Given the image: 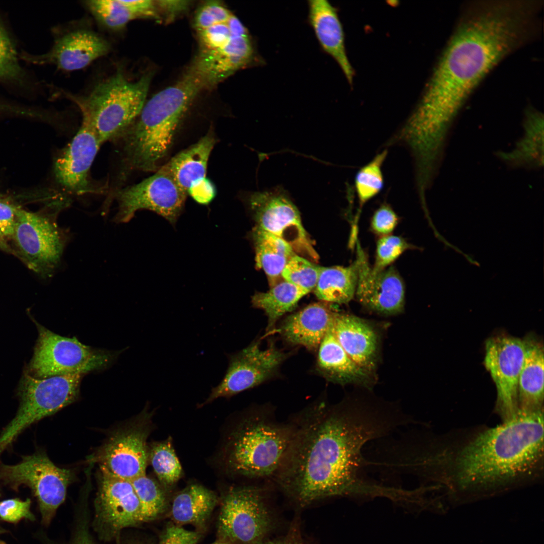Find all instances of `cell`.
I'll use <instances>...</instances> for the list:
<instances>
[{"instance_id":"6da1fadb","label":"cell","mask_w":544,"mask_h":544,"mask_svg":"<svg viewBox=\"0 0 544 544\" xmlns=\"http://www.w3.org/2000/svg\"><path fill=\"white\" fill-rule=\"evenodd\" d=\"M292 435L274 484L301 506L335 497L393 499L394 487L367 479L364 448L410 423L398 406L345 399L330 405L322 398L293 416Z\"/></svg>"},{"instance_id":"7a4b0ae2","label":"cell","mask_w":544,"mask_h":544,"mask_svg":"<svg viewBox=\"0 0 544 544\" xmlns=\"http://www.w3.org/2000/svg\"><path fill=\"white\" fill-rule=\"evenodd\" d=\"M400 466L457 501L531 483L543 475V410L519 412L496 427L456 436L420 429L405 444Z\"/></svg>"},{"instance_id":"3957f363","label":"cell","mask_w":544,"mask_h":544,"mask_svg":"<svg viewBox=\"0 0 544 544\" xmlns=\"http://www.w3.org/2000/svg\"><path fill=\"white\" fill-rule=\"evenodd\" d=\"M532 0H488L467 4L412 117L443 126L485 76L529 40L538 28Z\"/></svg>"},{"instance_id":"277c9868","label":"cell","mask_w":544,"mask_h":544,"mask_svg":"<svg viewBox=\"0 0 544 544\" xmlns=\"http://www.w3.org/2000/svg\"><path fill=\"white\" fill-rule=\"evenodd\" d=\"M206 88L190 68L175 84L153 96L135 120L115 141L121 143L118 183L134 171H157L180 121L198 93Z\"/></svg>"},{"instance_id":"5b68a950","label":"cell","mask_w":544,"mask_h":544,"mask_svg":"<svg viewBox=\"0 0 544 544\" xmlns=\"http://www.w3.org/2000/svg\"><path fill=\"white\" fill-rule=\"evenodd\" d=\"M292 435L290 422H280L269 407L258 406L230 434L226 447V463L235 474L273 481Z\"/></svg>"},{"instance_id":"8992f818","label":"cell","mask_w":544,"mask_h":544,"mask_svg":"<svg viewBox=\"0 0 544 544\" xmlns=\"http://www.w3.org/2000/svg\"><path fill=\"white\" fill-rule=\"evenodd\" d=\"M152 73L133 80L122 68L83 95L62 91L79 108L82 120L95 130L100 142L115 140L135 120L145 103Z\"/></svg>"},{"instance_id":"52a82bcc","label":"cell","mask_w":544,"mask_h":544,"mask_svg":"<svg viewBox=\"0 0 544 544\" xmlns=\"http://www.w3.org/2000/svg\"><path fill=\"white\" fill-rule=\"evenodd\" d=\"M84 375L69 374L38 378L25 372L18 390L20 406L15 417L0 434V452L29 426L75 401Z\"/></svg>"},{"instance_id":"ba28073f","label":"cell","mask_w":544,"mask_h":544,"mask_svg":"<svg viewBox=\"0 0 544 544\" xmlns=\"http://www.w3.org/2000/svg\"><path fill=\"white\" fill-rule=\"evenodd\" d=\"M35 323L38 337L27 372L38 378L69 374L86 373L108 367L116 353L86 346L75 337L55 333Z\"/></svg>"},{"instance_id":"9c48e42d","label":"cell","mask_w":544,"mask_h":544,"mask_svg":"<svg viewBox=\"0 0 544 544\" xmlns=\"http://www.w3.org/2000/svg\"><path fill=\"white\" fill-rule=\"evenodd\" d=\"M266 487L230 489L221 502L218 520L220 540L231 544H260L274 527Z\"/></svg>"},{"instance_id":"30bf717a","label":"cell","mask_w":544,"mask_h":544,"mask_svg":"<svg viewBox=\"0 0 544 544\" xmlns=\"http://www.w3.org/2000/svg\"><path fill=\"white\" fill-rule=\"evenodd\" d=\"M15 256L42 278L50 277L60 262L65 238L53 217L19 207L11 239Z\"/></svg>"},{"instance_id":"8fae6325","label":"cell","mask_w":544,"mask_h":544,"mask_svg":"<svg viewBox=\"0 0 544 544\" xmlns=\"http://www.w3.org/2000/svg\"><path fill=\"white\" fill-rule=\"evenodd\" d=\"M244 198L256 226L286 241L296 254L318 259L299 211L283 187L250 192Z\"/></svg>"},{"instance_id":"7c38bea8","label":"cell","mask_w":544,"mask_h":544,"mask_svg":"<svg viewBox=\"0 0 544 544\" xmlns=\"http://www.w3.org/2000/svg\"><path fill=\"white\" fill-rule=\"evenodd\" d=\"M0 477L16 487L25 484L37 497L45 524H48L64 502L68 486L74 479L72 470L56 465L44 453L23 457L16 465H0Z\"/></svg>"},{"instance_id":"4fadbf2b","label":"cell","mask_w":544,"mask_h":544,"mask_svg":"<svg viewBox=\"0 0 544 544\" xmlns=\"http://www.w3.org/2000/svg\"><path fill=\"white\" fill-rule=\"evenodd\" d=\"M187 195L162 166L148 178L135 184L122 187L114 193L113 196L118 204L115 220L127 222L137 211L148 210L175 226L184 207Z\"/></svg>"},{"instance_id":"5bb4252c","label":"cell","mask_w":544,"mask_h":544,"mask_svg":"<svg viewBox=\"0 0 544 544\" xmlns=\"http://www.w3.org/2000/svg\"><path fill=\"white\" fill-rule=\"evenodd\" d=\"M94 507L92 528L104 541L143 522L141 504L130 481L101 471Z\"/></svg>"},{"instance_id":"9a60e30c","label":"cell","mask_w":544,"mask_h":544,"mask_svg":"<svg viewBox=\"0 0 544 544\" xmlns=\"http://www.w3.org/2000/svg\"><path fill=\"white\" fill-rule=\"evenodd\" d=\"M288 355L273 344L262 349L258 341L239 352L227 354L229 363L224 376L212 389L203 404L220 397H231L273 378Z\"/></svg>"},{"instance_id":"2e32d148","label":"cell","mask_w":544,"mask_h":544,"mask_svg":"<svg viewBox=\"0 0 544 544\" xmlns=\"http://www.w3.org/2000/svg\"><path fill=\"white\" fill-rule=\"evenodd\" d=\"M525 354V340L499 336L486 342L484 364L496 387V411L503 422L518 412V379Z\"/></svg>"},{"instance_id":"e0dca14e","label":"cell","mask_w":544,"mask_h":544,"mask_svg":"<svg viewBox=\"0 0 544 544\" xmlns=\"http://www.w3.org/2000/svg\"><path fill=\"white\" fill-rule=\"evenodd\" d=\"M109 43L91 29L75 28L57 33L51 47L47 52L32 54L20 52V59L35 65H53L66 71L82 69L94 60L107 54Z\"/></svg>"},{"instance_id":"ac0fdd59","label":"cell","mask_w":544,"mask_h":544,"mask_svg":"<svg viewBox=\"0 0 544 544\" xmlns=\"http://www.w3.org/2000/svg\"><path fill=\"white\" fill-rule=\"evenodd\" d=\"M101 145L91 125L82 120L76 135L54 161V177L64 194L96 192L90 171Z\"/></svg>"},{"instance_id":"d6986e66","label":"cell","mask_w":544,"mask_h":544,"mask_svg":"<svg viewBox=\"0 0 544 544\" xmlns=\"http://www.w3.org/2000/svg\"><path fill=\"white\" fill-rule=\"evenodd\" d=\"M148 435L145 427L135 423L112 433L97 456L101 471L129 481L145 474Z\"/></svg>"},{"instance_id":"ffe728a7","label":"cell","mask_w":544,"mask_h":544,"mask_svg":"<svg viewBox=\"0 0 544 544\" xmlns=\"http://www.w3.org/2000/svg\"><path fill=\"white\" fill-rule=\"evenodd\" d=\"M357 243L358 280L355 295L364 306L375 312L394 315L403 309L405 287L393 266L375 271L358 241Z\"/></svg>"},{"instance_id":"44dd1931","label":"cell","mask_w":544,"mask_h":544,"mask_svg":"<svg viewBox=\"0 0 544 544\" xmlns=\"http://www.w3.org/2000/svg\"><path fill=\"white\" fill-rule=\"evenodd\" d=\"M253 55L249 36L231 37L220 48L202 50L192 67L209 87L249 63Z\"/></svg>"},{"instance_id":"7402d4cb","label":"cell","mask_w":544,"mask_h":544,"mask_svg":"<svg viewBox=\"0 0 544 544\" xmlns=\"http://www.w3.org/2000/svg\"><path fill=\"white\" fill-rule=\"evenodd\" d=\"M333 328L337 341L350 358L369 374L373 371L378 342L373 327L354 315L335 313Z\"/></svg>"},{"instance_id":"603a6c76","label":"cell","mask_w":544,"mask_h":544,"mask_svg":"<svg viewBox=\"0 0 544 544\" xmlns=\"http://www.w3.org/2000/svg\"><path fill=\"white\" fill-rule=\"evenodd\" d=\"M309 20L323 49L336 61L351 84L354 71L346 54L343 27L337 12L328 1H309Z\"/></svg>"},{"instance_id":"cb8c5ba5","label":"cell","mask_w":544,"mask_h":544,"mask_svg":"<svg viewBox=\"0 0 544 544\" xmlns=\"http://www.w3.org/2000/svg\"><path fill=\"white\" fill-rule=\"evenodd\" d=\"M335 314L325 303L309 304L284 320L281 329L282 336L291 344L315 351L318 349Z\"/></svg>"},{"instance_id":"d4e9b609","label":"cell","mask_w":544,"mask_h":544,"mask_svg":"<svg viewBox=\"0 0 544 544\" xmlns=\"http://www.w3.org/2000/svg\"><path fill=\"white\" fill-rule=\"evenodd\" d=\"M17 41L0 12V85L24 95L38 93L40 82L21 63Z\"/></svg>"},{"instance_id":"484cf974","label":"cell","mask_w":544,"mask_h":544,"mask_svg":"<svg viewBox=\"0 0 544 544\" xmlns=\"http://www.w3.org/2000/svg\"><path fill=\"white\" fill-rule=\"evenodd\" d=\"M333 321L318 348L317 372L338 384L364 381L370 374L356 364L339 344L333 332Z\"/></svg>"},{"instance_id":"4316f807","label":"cell","mask_w":544,"mask_h":544,"mask_svg":"<svg viewBox=\"0 0 544 544\" xmlns=\"http://www.w3.org/2000/svg\"><path fill=\"white\" fill-rule=\"evenodd\" d=\"M525 341L526 354L518 384V412L530 413L543 410V350L531 339Z\"/></svg>"},{"instance_id":"83f0119b","label":"cell","mask_w":544,"mask_h":544,"mask_svg":"<svg viewBox=\"0 0 544 544\" xmlns=\"http://www.w3.org/2000/svg\"><path fill=\"white\" fill-rule=\"evenodd\" d=\"M215 142L213 134L209 133L163 165L187 194L193 184L206 177L208 162Z\"/></svg>"},{"instance_id":"f1b7e54d","label":"cell","mask_w":544,"mask_h":544,"mask_svg":"<svg viewBox=\"0 0 544 544\" xmlns=\"http://www.w3.org/2000/svg\"><path fill=\"white\" fill-rule=\"evenodd\" d=\"M218 502L216 495L205 487L192 484L180 491L172 504L171 516L175 524L203 526Z\"/></svg>"},{"instance_id":"f546056e","label":"cell","mask_w":544,"mask_h":544,"mask_svg":"<svg viewBox=\"0 0 544 544\" xmlns=\"http://www.w3.org/2000/svg\"><path fill=\"white\" fill-rule=\"evenodd\" d=\"M252 237L256 265L265 272L271 287L283 280L285 266L296 253L286 241L257 226L253 230Z\"/></svg>"},{"instance_id":"4dcf8cb0","label":"cell","mask_w":544,"mask_h":544,"mask_svg":"<svg viewBox=\"0 0 544 544\" xmlns=\"http://www.w3.org/2000/svg\"><path fill=\"white\" fill-rule=\"evenodd\" d=\"M358 280V266L355 260L348 266L320 267L314 290L322 301L346 304L354 297Z\"/></svg>"},{"instance_id":"1f68e13d","label":"cell","mask_w":544,"mask_h":544,"mask_svg":"<svg viewBox=\"0 0 544 544\" xmlns=\"http://www.w3.org/2000/svg\"><path fill=\"white\" fill-rule=\"evenodd\" d=\"M307 292L282 280L266 292H259L252 297L253 306L262 310L267 317V330H270L278 320L297 305Z\"/></svg>"},{"instance_id":"d6a6232c","label":"cell","mask_w":544,"mask_h":544,"mask_svg":"<svg viewBox=\"0 0 544 544\" xmlns=\"http://www.w3.org/2000/svg\"><path fill=\"white\" fill-rule=\"evenodd\" d=\"M85 3L98 22L112 30H121L130 21L145 17L140 0H92Z\"/></svg>"},{"instance_id":"836d02e7","label":"cell","mask_w":544,"mask_h":544,"mask_svg":"<svg viewBox=\"0 0 544 544\" xmlns=\"http://www.w3.org/2000/svg\"><path fill=\"white\" fill-rule=\"evenodd\" d=\"M387 154L386 149L382 151L356 173L355 189L361 208L383 189L384 180L382 169Z\"/></svg>"},{"instance_id":"e575fe53","label":"cell","mask_w":544,"mask_h":544,"mask_svg":"<svg viewBox=\"0 0 544 544\" xmlns=\"http://www.w3.org/2000/svg\"><path fill=\"white\" fill-rule=\"evenodd\" d=\"M149 458L160 482L169 487L181 477L182 467L169 440L154 444Z\"/></svg>"},{"instance_id":"d590c367","label":"cell","mask_w":544,"mask_h":544,"mask_svg":"<svg viewBox=\"0 0 544 544\" xmlns=\"http://www.w3.org/2000/svg\"><path fill=\"white\" fill-rule=\"evenodd\" d=\"M130 482L139 499L143 522L153 520L160 516L166 507L165 494L157 483L146 476L138 477Z\"/></svg>"},{"instance_id":"8d00e7d4","label":"cell","mask_w":544,"mask_h":544,"mask_svg":"<svg viewBox=\"0 0 544 544\" xmlns=\"http://www.w3.org/2000/svg\"><path fill=\"white\" fill-rule=\"evenodd\" d=\"M320 267L296 254L286 264L282 278L309 293L316 287Z\"/></svg>"},{"instance_id":"74e56055","label":"cell","mask_w":544,"mask_h":544,"mask_svg":"<svg viewBox=\"0 0 544 544\" xmlns=\"http://www.w3.org/2000/svg\"><path fill=\"white\" fill-rule=\"evenodd\" d=\"M413 248L414 246L401 237L391 235L381 236L377 242L372 269L379 271L387 268L405 251Z\"/></svg>"},{"instance_id":"f35d334b","label":"cell","mask_w":544,"mask_h":544,"mask_svg":"<svg viewBox=\"0 0 544 544\" xmlns=\"http://www.w3.org/2000/svg\"><path fill=\"white\" fill-rule=\"evenodd\" d=\"M231 15V12L218 2H208L197 10L194 17V26L197 32L200 31L226 23Z\"/></svg>"},{"instance_id":"ab89813d","label":"cell","mask_w":544,"mask_h":544,"mask_svg":"<svg viewBox=\"0 0 544 544\" xmlns=\"http://www.w3.org/2000/svg\"><path fill=\"white\" fill-rule=\"evenodd\" d=\"M398 222V217L390 206L381 205L374 212L371 219L372 230L380 236L390 235Z\"/></svg>"},{"instance_id":"60d3db41","label":"cell","mask_w":544,"mask_h":544,"mask_svg":"<svg viewBox=\"0 0 544 544\" xmlns=\"http://www.w3.org/2000/svg\"><path fill=\"white\" fill-rule=\"evenodd\" d=\"M202 50H213L226 44L231 36L227 23H221L198 31Z\"/></svg>"},{"instance_id":"b9f144b4","label":"cell","mask_w":544,"mask_h":544,"mask_svg":"<svg viewBox=\"0 0 544 544\" xmlns=\"http://www.w3.org/2000/svg\"><path fill=\"white\" fill-rule=\"evenodd\" d=\"M31 501H23L17 499H8L0 502V517L4 520L16 522L22 518L34 519L30 510Z\"/></svg>"},{"instance_id":"7bdbcfd3","label":"cell","mask_w":544,"mask_h":544,"mask_svg":"<svg viewBox=\"0 0 544 544\" xmlns=\"http://www.w3.org/2000/svg\"><path fill=\"white\" fill-rule=\"evenodd\" d=\"M201 534L175 524L168 525L160 536L159 544H196Z\"/></svg>"},{"instance_id":"ee69618b","label":"cell","mask_w":544,"mask_h":544,"mask_svg":"<svg viewBox=\"0 0 544 544\" xmlns=\"http://www.w3.org/2000/svg\"><path fill=\"white\" fill-rule=\"evenodd\" d=\"M83 504L77 512L75 528L67 544H96L90 531L88 508L85 502Z\"/></svg>"},{"instance_id":"f6af8a7d","label":"cell","mask_w":544,"mask_h":544,"mask_svg":"<svg viewBox=\"0 0 544 544\" xmlns=\"http://www.w3.org/2000/svg\"><path fill=\"white\" fill-rule=\"evenodd\" d=\"M19 207L0 196V234L6 240L12 236Z\"/></svg>"},{"instance_id":"bcb514c9","label":"cell","mask_w":544,"mask_h":544,"mask_svg":"<svg viewBox=\"0 0 544 544\" xmlns=\"http://www.w3.org/2000/svg\"><path fill=\"white\" fill-rule=\"evenodd\" d=\"M216 193L214 183L207 177L195 183L187 191V194L194 201L202 205H208L214 199Z\"/></svg>"},{"instance_id":"7dc6e473","label":"cell","mask_w":544,"mask_h":544,"mask_svg":"<svg viewBox=\"0 0 544 544\" xmlns=\"http://www.w3.org/2000/svg\"><path fill=\"white\" fill-rule=\"evenodd\" d=\"M0 115L39 118L41 112L38 109L14 103L0 97Z\"/></svg>"},{"instance_id":"c3c4849f","label":"cell","mask_w":544,"mask_h":544,"mask_svg":"<svg viewBox=\"0 0 544 544\" xmlns=\"http://www.w3.org/2000/svg\"><path fill=\"white\" fill-rule=\"evenodd\" d=\"M260 544H308L301 535L298 528L294 526L285 535L278 538L265 540Z\"/></svg>"},{"instance_id":"681fc988","label":"cell","mask_w":544,"mask_h":544,"mask_svg":"<svg viewBox=\"0 0 544 544\" xmlns=\"http://www.w3.org/2000/svg\"><path fill=\"white\" fill-rule=\"evenodd\" d=\"M188 1H159L156 2L157 6L173 17L185 10L189 5Z\"/></svg>"},{"instance_id":"f907efd6","label":"cell","mask_w":544,"mask_h":544,"mask_svg":"<svg viewBox=\"0 0 544 544\" xmlns=\"http://www.w3.org/2000/svg\"><path fill=\"white\" fill-rule=\"evenodd\" d=\"M226 23L231 37L249 36L246 28L240 20L233 15L232 14Z\"/></svg>"},{"instance_id":"816d5d0a","label":"cell","mask_w":544,"mask_h":544,"mask_svg":"<svg viewBox=\"0 0 544 544\" xmlns=\"http://www.w3.org/2000/svg\"><path fill=\"white\" fill-rule=\"evenodd\" d=\"M0 250L15 256L13 249L7 240L0 234Z\"/></svg>"},{"instance_id":"f5cc1de1","label":"cell","mask_w":544,"mask_h":544,"mask_svg":"<svg viewBox=\"0 0 544 544\" xmlns=\"http://www.w3.org/2000/svg\"><path fill=\"white\" fill-rule=\"evenodd\" d=\"M211 544H231V543L229 542L226 541H224V540L219 539L218 541H216V542H213V543H211Z\"/></svg>"},{"instance_id":"db71d44e","label":"cell","mask_w":544,"mask_h":544,"mask_svg":"<svg viewBox=\"0 0 544 544\" xmlns=\"http://www.w3.org/2000/svg\"><path fill=\"white\" fill-rule=\"evenodd\" d=\"M120 544H138V543H135V542H133L132 541L128 540L127 541L123 542L122 543H120Z\"/></svg>"}]
</instances>
